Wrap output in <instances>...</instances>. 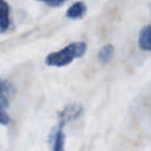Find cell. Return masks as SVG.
I'll list each match as a JSON object with an SVG mask.
<instances>
[{"label": "cell", "mask_w": 151, "mask_h": 151, "mask_svg": "<svg viewBox=\"0 0 151 151\" xmlns=\"http://www.w3.org/2000/svg\"><path fill=\"white\" fill-rule=\"evenodd\" d=\"M83 107L78 103H71L67 105L59 114V117H62L69 122L71 120H75L82 115Z\"/></svg>", "instance_id": "4"}, {"label": "cell", "mask_w": 151, "mask_h": 151, "mask_svg": "<svg viewBox=\"0 0 151 151\" xmlns=\"http://www.w3.org/2000/svg\"><path fill=\"white\" fill-rule=\"evenodd\" d=\"M113 55H114L113 45H111V44H106V45H104L103 47L101 48L98 58H99V60L102 64H107L108 62L112 59Z\"/></svg>", "instance_id": "8"}, {"label": "cell", "mask_w": 151, "mask_h": 151, "mask_svg": "<svg viewBox=\"0 0 151 151\" xmlns=\"http://www.w3.org/2000/svg\"><path fill=\"white\" fill-rule=\"evenodd\" d=\"M139 45L144 50H151V24L142 29L139 35Z\"/></svg>", "instance_id": "7"}, {"label": "cell", "mask_w": 151, "mask_h": 151, "mask_svg": "<svg viewBox=\"0 0 151 151\" xmlns=\"http://www.w3.org/2000/svg\"><path fill=\"white\" fill-rule=\"evenodd\" d=\"M8 91L9 86L4 80H0V124L8 125L12 122V118L7 113L8 108Z\"/></svg>", "instance_id": "2"}, {"label": "cell", "mask_w": 151, "mask_h": 151, "mask_svg": "<svg viewBox=\"0 0 151 151\" xmlns=\"http://www.w3.org/2000/svg\"><path fill=\"white\" fill-rule=\"evenodd\" d=\"M39 2L46 4L48 6H52V7H59V6L63 5L67 0H37Z\"/></svg>", "instance_id": "9"}, {"label": "cell", "mask_w": 151, "mask_h": 151, "mask_svg": "<svg viewBox=\"0 0 151 151\" xmlns=\"http://www.w3.org/2000/svg\"><path fill=\"white\" fill-rule=\"evenodd\" d=\"M68 121L60 117L58 125L54 129L50 136V143L52 151H65V134L64 127Z\"/></svg>", "instance_id": "3"}, {"label": "cell", "mask_w": 151, "mask_h": 151, "mask_svg": "<svg viewBox=\"0 0 151 151\" xmlns=\"http://www.w3.org/2000/svg\"><path fill=\"white\" fill-rule=\"evenodd\" d=\"M86 42H73L62 48L50 54L45 58V64L50 67H64L71 64L75 59L81 58L86 52Z\"/></svg>", "instance_id": "1"}, {"label": "cell", "mask_w": 151, "mask_h": 151, "mask_svg": "<svg viewBox=\"0 0 151 151\" xmlns=\"http://www.w3.org/2000/svg\"><path fill=\"white\" fill-rule=\"evenodd\" d=\"M86 12V3L82 1H77L68 8L67 12H66V16L69 19H72V20H79V19L83 18Z\"/></svg>", "instance_id": "6"}, {"label": "cell", "mask_w": 151, "mask_h": 151, "mask_svg": "<svg viewBox=\"0 0 151 151\" xmlns=\"http://www.w3.org/2000/svg\"><path fill=\"white\" fill-rule=\"evenodd\" d=\"M10 26V8L5 0H0V33H4Z\"/></svg>", "instance_id": "5"}]
</instances>
